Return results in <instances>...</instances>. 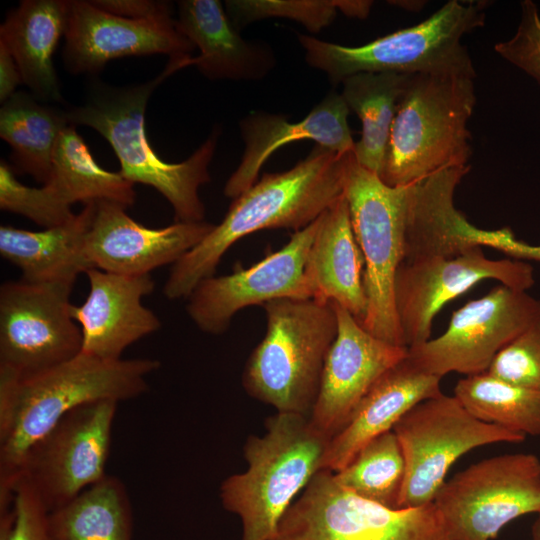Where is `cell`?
Returning <instances> with one entry per match:
<instances>
[{"label":"cell","instance_id":"6da1fadb","mask_svg":"<svg viewBox=\"0 0 540 540\" xmlns=\"http://www.w3.org/2000/svg\"><path fill=\"white\" fill-rule=\"evenodd\" d=\"M159 368L155 359L108 361L80 352L28 376L0 371V512L12 507L28 450L67 413L91 402L139 397Z\"/></svg>","mask_w":540,"mask_h":540},{"label":"cell","instance_id":"7a4b0ae2","mask_svg":"<svg viewBox=\"0 0 540 540\" xmlns=\"http://www.w3.org/2000/svg\"><path fill=\"white\" fill-rule=\"evenodd\" d=\"M349 154L317 145L293 168L265 173L233 200L220 224L172 265L164 296L186 299L199 282L214 276L226 251L251 233L282 228L298 231L315 221L342 197Z\"/></svg>","mask_w":540,"mask_h":540},{"label":"cell","instance_id":"3957f363","mask_svg":"<svg viewBox=\"0 0 540 540\" xmlns=\"http://www.w3.org/2000/svg\"><path fill=\"white\" fill-rule=\"evenodd\" d=\"M183 68V61L169 59L164 70L148 82L113 87L96 81L85 102L66 110L71 125L95 129L111 145L119 159V173L128 181L152 186L171 204L176 222L204 221L205 207L199 196L201 185L210 181L209 164L220 131L185 161L167 163L151 147L145 132V111L152 92L167 77Z\"/></svg>","mask_w":540,"mask_h":540},{"label":"cell","instance_id":"277c9868","mask_svg":"<svg viewBox=\"0 0 540 540\" xmlns=\"http://www.w3.org/2000/svg\"><path fill=\"white\" fill-rule=\"evenodd\" d=\"M330 439L309 416L282 412L266 419L262 436L247 438V469L224 479L219 489L224 509L240 518L242 540L274 537L295 496L323 470Z\"/></svg>","mask_w":540,"mask_h":540},{"label":"cell","instance_id":"5b68a950","mask_svg":"<svg viewBox=\"0 0 540 540\" xmlns=\"http://www.w3.org/2000/svg\"><path fill=\"white\" fill-rule=\"evenodd\" d=\"M485 5L451 0L422 22L360 46L298 34L305 61L333 85L358 73H395L474 79L462 37L485 24Z\"/></svg>","mask_w":540,"mask_h":540},{"label":"cell","instance_id":"8992f818","mask_svg":"<svg viewBox=\"0 0 540 540\" xmlns=\"http://www.w3.org/2000/svg\"><path fill=\"white\" fill-rule=\"evenodd\" d=\"M266 333L242 374L245 391L276 412L309 416L337 335L332 302L281 298L263 305Z\"/></svg>","mask_w":540,"mask_h":540},{"label":"cell","instance_id":"52a82bcc","mask_svg":"<svg viewBox=\"0 0 540 540\" xmlns=\"http://www.w3.org/2000/svg\"><path fill=\"white\" fill-rule=\"evenodd\" d=\"M473 79L413 75L397 105L380 179L391 187L417 183L447 167L468 165L467 122Z\"/></svg>","mask_w":540,"mask_h":540},{"label":"cell","instance_id":"ba28073f","mask_svg":"<svg viewBox=\"0 0 540 540\" xmlns=\"http://www.w3.org/2000/svg\"><path fill=\"white\" fill-rule=\"evenodd\" d=\"M409 185L391 187L356 160L346 159L343 194L364 258L367 300L362 327L388 343L404 346L395 304L394 281L404 259L405 219Z\"/></svg>","mask_w":540,"mask_h":540},{"label":"cell","instance_id":"9c48e42d","mask_svg":"<svg viewBox=\"0 0 540 540\" xmlns=\"http://www.w3.org/2000/svg\"><path fill=\"white\" fill-rule=\"evenodd\" d=\"M271 540H447L434 503L393 509L342 487L320 470L283 516Z\"/></svg>","mask_w":540,"mask_h":540},{"label":"cell","instance_id":"30bf717a","mask_svg":"<svg viewBox=\"0 0 540 540\" xmlns=\"http://www.w3.org/2000/svg\"><path fill=\"white\" fill-rule=\"evenodd\" d=\"M405 460L398 509L434 501L452 464L475 448L520 443L525 435L478 420L455 396L443 393L411 408L394 426Z\"/></svg>","mask_w":540,"mask_h":540},{"label":"cell","instance_id":"8fae6325","mask_svg":"<svg viewBox=\"0 0 540 540\" xmlns=\"http://www.w3.org/2000/svg\"><path fill=\"white\" fill-rule=\"evenodd\" d=\"M433 503L447 540H494L509 522L540 513V460L514 453L476 462L445 481Z\"/></svg>","mask_w":540,"mask_h":540},{"label":"cell","instance_id":"7c38bea8","mask_svg":"<svg viewBox=\"0 0 540 540\" xmlns=\"http://www.w3.org/2000/svg\"><path fill=\"white\" fill-rule=\"evenodd\" d=\"M74 283L20 279L0 287V371L32 375L77 356L82 334L71 316Z\"/></svg>","mask_w":540,"mask_h":540},{"label":"cell","instance_id":"4fadbf2b","mask_svg":"<svg viewBox=\"0 0 540 540\" xmlns=\"http://www.w3.org/2000/svg\"><path fill=\"white\" fill-rule=\"evenodd\" d=\"M118 402L101 400L67 413L28 450L19 473L49 512L75 499L107 474Z\"/></svg>","mask_w":540,"mask_h":540},{"label":"cell","instance_id":"5bb4252c","mask_svg":"<svg viewBox=\"0 0 540 540\" xmlns=\"http://www.w3.org/2000/svg\"><path fill=\"white\" fill-rule=\"evenodd\" d=\"M538 321L540 300L500 284L455 311L441 336L408 348V357L440 378L485 373L502 348Z\"/></svg>","mask_w":540,"mask_h":540},{"label":"cell","instance_id":"9a60e30c","mask_svg":"<svg viewBox=\"0 0 540 540\" xmlns=\"http://www.w3.org/2000/svg\"><path fill=\"white\" fill-rule=\"evenodd\" d=\"M486 279L523 291L534 283L528 263L489 259L479 245L453 257L402 262L395 275L394 304L404 345L410 348L428 341L437 312Z\"/></svg>","mask_w":540,"mask_h":540},{"label":"cell","instance_id":"2e32d148","mask_svg":"<svg viewBox=\"0 0 540 540\" xmlns=\"http://www.w3.org/2000/svg\"><path fill=\"white\" fill-rule=\"evenodd\" d=\"M319 217L254 265L237 266L231 274L199 282L186 298V311L194 324L205 333L219 335L248 306L281 298L311 299L305 268Z\"/></svg>","mask_w":540,"mask_h":540},{"label":"cell","instance_id":"e0dca14e","mask_svg":"<svg viewBox=\"0 0 540 540\" xmlns=\"http://www.w3.org/2000/svg\"><path fill=\"white\" fill-rule=\"evenodd\" d=\"M64 37L63 60L73 74L97 73L107 62L125 56L167 54L186 60L195 49L173 18L119 17L86 0H69Z\"/></svg>","mask_w":540,"mask_h":540},{"label":"cell","instance_id":"ac0fdd59","mask_svg":"<svg viewBox=\"0 0 540 540\" xmlns=\"http://www.w3.org/2000/svg\"><path fill=\"white\" fill-rule=\"evenodd\" d=\"M337 335L325 359L311 424L329 438L348 422L376 381L408 355V348L366 331L345 308L334 303Z\"/></svg>","mask_w":540,"mask_h":540},{"label":"cell","instance_id":"d6986e66","mask_svg":"<svg viewBox=\"0 0 540 540\" xmlns=\"http://www.w3.org/2000/svg\"><path fill=\"white\" fill-rule=\"evenodd\" d=\"M126 208L112 201L93 202L85 250L94 268L123 275L150 274L163 265H173L215 226L206 221H175L149 228L131 218Z\"/></svg>","mask_w":540,"mask_h":540},{"label":"cell","instance_id":"ffe728a7","mask_svg":"<svg viewBox=\"0 0 540 540\" xmlns=\"http://www.w3.org/2000/svg\"><path fill=\"white\" fill-rule=\"evenodd\" d=\"M87 298L71 305L70 313L82 334V351L99 359H122L124 350L157 331L159 318L142 304L154 290L150 274L123 275L98 268L88 270Z\"/></svg>","mask_w":540,"mask_h":540},{"label":"cell","instance_id":"44dd1931","mask_svg":"<svg viewBox=\"0 0 540 540\" xmlns=\"http://www.w3.org/2000/svg\"><path fill=\"white\" fill-rule=\"evenodd\" d=\"M349 108L341 94L330 92L301 121L289 122L279 114L254 113L240 122L245 143L241 162L227 180L224 195L235 199L256 183L265 161L280 147L313 140L317 145L344 155L354 152L348 125Z\"/></svg>","mask_w":540,"mask_h":540},{"label":"cell","instance_id":"7402d4cb","mask_svg":"<svg viewBox=\"0 0 540 540\" xmlns=\"http://www.w3.org/2000/svg\"><path fill=\"white\" fill-rule=\"evenodd\" d=\"M441 378L416 367L408 355L387 370L329 442L323 469L337 472L374 438L393 430L418 403L441 394Z\"/></svg>","mask_w":540,"mask_h":540},{"label":"cell","instance_id":"603a6c76","mask_svg":"<svg viewBox=\"0 0 540 540\" xmlns=\"http://www.w3.org/2000/svg\"><path fill=\"white\" fill-rule=\"evenodd\" d=\"M175 21L200 52L186 66L195 65L209 79L258 80L276 64L269 45L241 37L218 0L179 1Z\"/></svg>","mask_w":540,"mask_h":540},{"label":"cell","instance_id":"cb8c5ba5","mask_svg":"<svg viewBox=\"0 0 540 540\" xmlns=\"http://www.w3.org/2000/svg\"><path fill=\"white\" fill-rule=\"evenodd\" d=\"M305 274L311 299L337 303L361 323L367 306L364 258L344 194L319 217Z\"/></svg>","mask_w":540,"mask_h":540},{"label":"cell","instance_id":"d4e9b609","mask_svg":"<svg viewBox=\"0 0 540 540\" xmlns=\"http://www.w3.org/2000/svg\"><path fill=\"white\" fill-rule=\"evenodd\" d=\"M469 170L447 167L409 185L402 262L453 257L477 246L467 240L471 223L454 205L455 189Z\"/></svg>","mask_w":540,"mask_h":540},{"label":"cell","instance_id":"484cf974","mask_svg":"<svg viewBox=\"0 0 540 540\" xmlns=\"http://www.w3.org/2000/svg\"><path fill=\"white\" fill-rule=\"evenodd\" d=\"M68 13L69 0H23L0 27V43L38 100L62 101L53 55L65 36Z\"/></svg>","mask_w":540,"mask_h":540},{"label":"cell","instance_id":"4316f807","mask_svg":"<svg viewBox=\"0 0 540 540\" xmlns=\"http://www.w3.org/2000/svg\"><path fill=\"white\" fill-rule=\"evenodd\" d=\"M92 214L90 202L60 226L41 231L1 226L0 255L17 266L27 282L75 283L79 274L94 268L85 250Z\"/></svg>","mask_w":540,"mask_h":540},{"label":"cell","instance_id":"83f0119b","mask_svg":"<svg viewBox=\"0 0 540 540\" xmlns=\"http://www.w3.org/2000/svg\"><path fill=\"white\" fill-rule=\"evenodd\" d=\"M43 188L57 203L70 209L75 202L87 204L100 200L129 207L136 199L134 184L119 172L100 167L71 124L57 139L51 175Z\"/></svg>","mask_w":540,"mask_h":540},{"label":"cell","instance_id":"f1b7e54d","mask_svg":"<svg viewBox=\"0 0 540 540\" xmlns=\"http://www.w3.org/2000/svg\"><path fill=\"white\" fill-rule=\"evenodd\" d=\"M70 125L66 110L38 102L32 93L15 92L0 109V136L11 147V161L21 173L47 183L61 132Z\"/></svg>","mask_w":540,"mask_h":540},{"label":"cell","instance_id":"f546056e","mask_svg":"<svg viewBox=\"0 0 540 540\" xmlns=\"http://www.w3.org/2000/svg\"><path fill=\"white\" fill-rule=\"evenodd\" d=\"M50 540H132L133 512L127 489L106 475L48 516Z\"/></svg>","mask_w":540,"mask_h":540},{"label":"cell","instance_id":"4dcf8cb0","mask_svg":"<svg viewBox=\"0 0 540 540\" xmlns=\"http://www.w3.org/2000/svg\"><path fill=\"white\" fill-rule=\"evenodd\" d=\"M409 75L358 73L345 78L341 95L349 110L359 117L362 135L354 156L365 169L380 176L397 105Z\"/></svg>","mask_w":540,"mask_h":540},{"label":"cell","instance_id":"1f68e13d","mask_svg":"<svg viewBox=\"0 0 540 540\" xmlns=\"http://www.w3.org/2000/svg\"><path fill=\"white\" fill-rule=\"evenodd\" d=\"M454 396L478 420L525 436H540V390L510 384L485 372L460 379Z\"/></svg>","mask_w":540,"mask_h":540},{"label":"cell","instance_id":"d6a6232c","mask_svg":"<svg viewBox=\"0 0 540 540\" xmlns=\"http://www.w3.org/2000/svg\"><path fill=\"white\" fill-rule=\"evenodd\" d=\"M335 480L355 495L398 509L405 478V460L393 430L363 446L341 470Z\"/></svg>","mask_w":540,"mask_h":540},{"label":"cell","instance_id":"836d02e7","mask_svg":"<svg viewBox=\"0 0 540 540\" xmlns=\"http://www.w3.org/2000/svg\"><path fill=\"white\" fill-rule=\"evenodd\" d=\"M345 0H229L225 10L234 27L244 26L266 18H288L302 24L312 33L330 25Z\"/></svg>","mask_w":540,"mask_h":540},{"label":"cell","instance_id":"e575fe53","mask_svg":"<svg viewBox=\"0 0 540 540\" xmlns=\"http://www.w3.org/2000/svg\"><path fill=\"white\" fill-rule=\"evenodd\" d=\"M0 208L23 215L45 228L63 225L75 214L58 204L42 187H30L19 182L11 167L0 164Z\"/></svg>","mask_w":540,"mask_h":540},{"label":"cell","instance_id":"d590c367","mask_svg":"<svg viewBox=\"0 0 540 540\" xmlns=\"http://www.w3.org/2000/svg\"><path fill=\"white\" fill-rule=\"evenodd\" d=\"M486 373L510 384L540 390V321L502 348Z\"/></svg>","mask_w":540,"mask_h":540},{"label":"cell","instance_id":"8d00e7d4","mask_svg":"<svg viewBox=\"0 0 540 540\" xmlns=\"http://www.w3.org/2000/svg\"><path fill=\"white\" fill-rule=\"evenodd\" d=\"M49 511L34 488L19 479L13 491V505L0 512V540H50Z\"/></svg>","mask_w":540,"mask_h":540},{"label":"cell","instance_id":"74e56055","mask_svg":"<svg viewBox=\"0 0 540 540\" xmlns=\"http://www.w3.org/2000/svg\"><path fill=\"white\" fill-rule=\"evenodd\" d=\"M520 21L514 35L495 44L503 59L532 77L540 85V14L531 0L520 3Z\"/></svg>","mask_w":540,"mask_h":540},{"label":"cell","instance_id":"f35d334b","mask_svg":"<svg viewBox=\"0 0 540 540\" xmlns=\"http://www.w3.org/2000/svg\"><path fill=\"white\" fill-rule=\"evenodd\" d=\"M473 238L477 245L492 247L513 259L540 262V245H531L517 239L509 228L497 230L476 228Z\"/></svg>","mask_w":540,"mask_h":540},{"label":"cell","instance_id":"ab89813d","mask_svg":"<svg viewBox=\"0 0 540 540\" xmlns=\"http://www.w3.org/2000/svg\"><path fill=\"white\" fill-rule=\"evenodd\" d=\"M97 8L124 18L144 20L172 18V4L154 0H94Z\"/></svg>","mask_w":540,"mask_h":540},{"label":"cell","instance_id":"60d3db41","mask_svg":"<svg viewBox=\"0 0 540 540\" xmlns=\"http://www.w3.org/2000/svg\"><path fill=\"white\" fill-rule=\"evenodd\" d=\"M23 83L15 59L0 43V101L6 102L16 91V87Z\"/></svg>","mask_w":540,"mask_h":540},{"label":"cell","instance_id":"b9f144b4","mask_svg":"<svg viewBox=\"0 0 540 540\" xmlns=\"http://www.w3.org/2000/svg\"><path fill=\"white\" fill-rule=\"evenodd\" d=\"M530 540H540V513L537 514V517L531 526Z\"/></svg>","mask_w":540,"mask_h":540}]
</instances>
